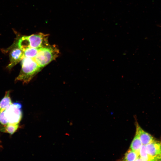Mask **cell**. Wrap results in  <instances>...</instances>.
I'll return each instance as SVG.
<instances>
[{
	"mask_svg": "<svg viewBox=\"0 0 161 161\" xmlns=\"http://www.w3.org/2000/svg\"><path fill=\"white\" fill-rule=\"evenodd\" d=\"M21 68L16 81L29 83L41 70V68L33 59L24 57L21 61Z\"/></svg>",
	"mask_w": 161,
	"mask_h": 161,
	"instance_id": "obj_1",
	"label": "cell"
},
{
	"mask_svg": "<svg viewBox=\"0 0 161 161\" xmlns=\"http://www.w3.org/2000/svg\"><path fill=\"white\" fill-rule=\"evenodd\" d=\"M58 49L55 45H51L38 49L34 60L41 68L47 66L58 57Z\"/></svg>",
	"mask_w": 161,
	"mask_h": 161,
	"instance_id": "obj_2",
	"label": "cell"
},
{
	"mask_svg": "<svg viewBox=\"0 0 161 161\" xmlns=\"http://www.w3.org/2000/svg\"><path fill=\"white\" fill-rule=\"evenodd\" d=\"M21 104L19 102L12 103L4 111V115L8 124H19L22 116Z\"/></svg>",
	"mask_w": 161,
	"mask_h": 161,
	"instance_id": "obj_3",
	"label": "cell"
},
{
	"mask_svg": "<svg viewBox=\"0 0 161 161\" xmlns=\"http://www.w3.org/2000/svg\"><path fill=\"white\" fill-rule=\"evenodd\" d=\"M27 37L29 47L39 49L50 45L48 41L47 34L40 32L27 36Z\"/></svg>",
	"mask_w": 161,
	"mask_h": 161,
	"instance_id": "obj_4",
	"label": "cell"
},
{
	"mask_svg": "<svg viewBox=\"0 0 161 161\" xmlns=\"http://www.w3.org/2000/svg\"><path fill=\"white\" fill-rule=\"evenodd\" d=\"M145 146L150 160L161 161V141L155 140Z\"/></svg>",
	"mask_w": 161,
	"mask_h": 161,
	"instance_id": "obj_5",
	"label": "cell"
},
{
	"mask_svg": "<svg viewBox=\"0 0 161 161\" xmlns=\"http://www.w3.org/2000/svg\"><path fill=\"white\" fill-rule=\"evenodd\" d=\"M24 57V52L18 46L12 49L9 54L10 63L7 68L10 69L18 63Z\"/></svg>",
	"mask_w": 161,
	"mask_h": 161,
	"instance_id": "obj_6",
	"label": "cell"
},
{
	"mask_svg": "<svg viewBox=\"0 0 161 161\" xmlns=\"http://www.w3.org/2000/svg\"><path fill=\"white\" fill-rule=\"evenodd\" d=\"M136 133L139 136L143 145H146L155 140L153 137L148 133L143 130L137 123Z\"/></svg>",
	"mask_w": 161,
	"mask_h": 161,
	"instance_id": "obj_7",
	"label": "cell"
},
{
	"mask_svg": "<svg viewBox=\"0 0 161 161\" xmlns=\"http://www.w3.org/2000/svg\"><path fill=\"white\" fill-rule=\"evenodd\" d=\"M10 93V90L6 91L4 96L0 101V112L4 111L12 104Z\"/></svg>",
	"mask_w": 161,
	"mask_h": 161,
	"instance_id": "obj_8",
	"label": "cell"
},
{
	"mask_svg": "<svg viewBox=\"0 0 161 161\" xmlns=\"http://www.w3.org/2000/svg\"><path fill=\"white\" fill-rule=\"evenodd\" d=\"M142 145L139 136L136 133L131 143L130 148L137 152L139 155L140 150Z\"/></svg>",
	"mask_w": 161,
	"mask_h": 161,
	"instance_id": "obj_9",
	"label": "cell"
},
{
	"mask_svg": "<svg viewBox=\"0 0 161 161\" xmlns=\"http://www.w3.org/2000/svg\"><path fill=\"white\" fill-rule=\"evenodd\" d=\"M139 156L137 152L130 148L125 153L123 159L125 161H136Z\"/></svg>",
	"mask_w": 161,
	"mask_h": 161,
	"instance_id": "obj_10",
	"label": "cell"
},
{
	"mask_svg": "<svg viewBox=\"0 0 161 161\" xmlns=\"http://www.w3.org/2000/svg\"><path fill=\"white\" fill-rule=\"evenodd\" d=\"M19 127V124H8L1 131L2 132H7L10 134H13L17 130Z\"/></svg>",
	"mask_w": 161,
	"mask_h": 161,
	"instance_id": "obj_11",
	"label": "cell"
},
{
	"mask_svg": "<svg viewBox=\"0 0 161 161\" xmlns=\"http://www.w3.org/2000/svg\"><path fill=\"white\" fill-rule=\"evenodd\" d=\"M38 49L31 47L26 49L24 51V57L33 59L36 56Z\"/></svg>",
	"mask_w": 161,
	"mask_h": 161,
	"instance_id": "obj_12",
	"label": "cell"
},
{
	"mask_svg": "<svg viewBox=\"0 0 161 161\" xmlns=\"http://www.w3.org/2000/svg\"><path fill=\"white\" fill-rule=\"evenodd\" d=\"M142 161H149L150 158L147 152L145 145H142L139 152V156Z\"/></svg>",
	"mask_w": 161,
	"mask_h": 161,
	"instance_id": "obj_13",
	"label": "cell"
},
{
	"mask_svg": "<svg viewBox=\"0 0 161 161\" xmlns=\"http://www.w3.org/2000/svg\"><path fill=\"white\" fill-rule=\"evenodd\" d=\"M1 147V145H0V147Z\"/></svg>",
	"mask_w": 161,
	"mask_h": 161,
	"instance_id": "obj_14",
	"label": "cell"
}]
</instances>
